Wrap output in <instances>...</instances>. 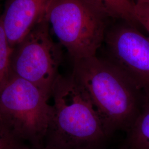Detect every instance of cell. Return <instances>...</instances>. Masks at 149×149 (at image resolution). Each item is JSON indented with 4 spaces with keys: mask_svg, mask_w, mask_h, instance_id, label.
Instances as JSON below:
<instances>
[{
    "mask_svg": "<svg viewBox=\"0 0 149 149\" xmlns=\"http://www.w3.org/2000/svg\"><path fill=\"white\" fill-rule=\"evenodd\" d=\"M47 19L73 61L95 56L104 42L106 18L84 0H52Z\"/></svg>",
    "mask_w": 149,
    "mask_h": 149,
    "instance_id": "cell-4",
    "label": "cell"
},
{
    "mask_svg": "<svg viewBox=\"0 0 149 149\" xmlns=\"http://www.w3.org/2000/svg\"><path fill=\"white\" fill-rule=\"evenodd\" d=\"M12 51V48L8 42L0 15V90L10 74Z\"/></svg>",
    "mask_w": 149,
    "mask_h": 149,
    "instance_id": "cell-10",
    "label": "cell"
},
{
    "mask_svg": "<svg viewBox=\"0 0 149 149\" xmlns=\"http://www.w3.org/2000/svg\"><path fill=\"white\" fill-rule=\"evenodd\" d=\"M0 149H33L7 130L0 123Z\"/></svg>",
    "mask_w": 149,
    "mask_h": 149,
    "instance_id": "cell-11",
    "label": "cell"
},
{
    "mask_svg": "<svg viewBox=\"0 0 149 149\" xmlns=\"http://www.w3.org/2000/svg\"><path fill=\"white\" fill-rule=\"evenodd\" d=\"M73 64L71 74L87 93L108 133L127 132L143 106V92L108 60L95 55Z\"/></svg>",
    "mask_w": 149,
    "mask_h": 149,
    "instance_id": "cell-2",
    "label": "cell"
},
{
    "mask_svg": "<svg viewBox=\"0 0 149 149\" xmlns=\"http://www.w3.org/2000/svg\"><path fill=\"white\" fill-rule=\"evenodd\" d=\"M134 13L139 25H141L149 34V0H134Z\"/></svg>",
    "mask_w": 149,
    "mask_h": 149,
    "instance_id": "cell-12",
    "label": "cell"
},
{
    "mask_svg": "<svg viewBox=\"0 0 149 149\" xmlns=\"http://www.w3.org/2000/svg\"><path fill=\"white\" fill-rule=\"evenodd\" d=\"M51 98L10 72L0 90V123L33 149H43L52 114Z\"/></svg>",
    "mask_w": 149,
    "mask_h": 149,
    "instance_id": "cell-3",
    "label": "cell"
},
{
    "mask_svg": "<svg viewBox=\"0 0 149 149\" xmlns=\"http://www.w3.org/2000/svg\"><path fill=\"white\" fill-rule=\"evenodd\" d=\"M52 0H6L1 15L11 48H14L38 24L47 19Z\"/></svg>",
    "mask_w": 149,
    "mask_h": 149,
    "instance_id": "cell-7",
    "label": "cell"
},
{
    "mask_svg": "<svg viewBox=\"0 0 149 149\" xmlns=\"http://www.w3.org/2000/svg\"><path fill=\"white\" fill-rule=\"evenodd\" d=\"M43 149H100L111 135L84 88L71 74H59Z\"/></svg>",
    "mask_w": 149,
    "mask_h": 149,
    "instance_id": "cell-1",
    "label": "cell"
},
{
    "mask_svg": "<svg viewBox=\"0 0 149 149\" xmlns=\"http://www.w3.org/2000/svg\"><path fill=\"white\" fill-rule=\"evenodd\" d=\"M106 33L107 59L149 96V37L122 21Z\"/></svg>",
    "mask_w": 149,
    "mask_h": 149,
    "instance_id": "cell-6",
    "label": "cell"
},
{
    "mask_svg": "<svg viewBox=\"0 0 149 149\" xmlns=\"http://www.w3.org/2000/svg\"><path fill=\"white\" fill-rule=\"evenodd\" d=\"M84 1L106 18H118L134 27L139 25L134 13V0Z\"/></svg>",
    "mask_w": 149,
    "mask_h": 149,
    "instance_id": "cell-8",
    "label": "cell"
},
{
    "mask_svg": "<svg viewBox=\"0 0 149 149\" xmlns=\"http://www.w3.org/2000/svg\"><path fill=\"white\" fill-rule=\"evenodd\" d=\"M123 149H149V96H145L138 117L127 132Z\"/></svg>",
    "mask_w": 149,
    "mask_h": 149,
    "instance_id": "cell-9",
    "label": "cell"
},
{
    "mask_svg": "<svg viewBox=\"0 0 149 149\" xmlns=\"http://www.w3.org/2000/svg\"><path fill=\"white\" fill-rule=\"evenodd\" d=\"M62 46L54 41L47 19L12 49L10 72L37 86L51 97L62 62Z\"/></svg>",
    "mask_w": 149,
    "mask_h": 149,
    "instance_id": "cell-5",
    "label": "cell"
}]
</instances>
